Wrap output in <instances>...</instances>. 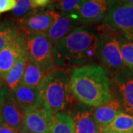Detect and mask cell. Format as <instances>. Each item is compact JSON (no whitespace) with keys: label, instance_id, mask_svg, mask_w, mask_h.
I'll use <instances>...</instances> for the list:
<instances>
[{"label":"cell","instance_id":"obj_1","mask_svg":"<svg viewBox=\"0 0 133 133\" xmlns=\"http://www.w3.org/2000/svg\"><path fill=\"white\" fill-rule=\"evenodd\" d=\"M98 33L88 27H78L53 44L52 56L56 67L68 70L87 65L95 57Z\"/></svg>","mask_w":133,"mask_h":133},{"label":"cell","instance_id":"obj_2","mask_svg":"<svg viewBox=\"0 0 133 133\" xmlns=\"http://www.w3.org/2000/svg\"><path fill=\"white\" fill-rule=\"evenodd\" d=\"M70 87L72 96L86 106L98 107L110 98L109 77L103 67L96 64L74 68Z\"/></svg>","mask_w":133,"mask_h":133},{"label":"cell","instance_id":"obj_3","mask_svg":"<svg viewBox=\"0 0 133 133\" xmlns=\"http://www.w3.org/2000/svg\"><path fill=\"white\" fill-rule=\"evenodd\" d=\"M40 91L44 104L53 113L66 111L72 101L68 70L56 67L46 77Z\"/></svg>","mask_w":133,"mask_h":133},{"label":"cell","instance_id":"obj_4","mask_svg":"<svg viewBox=\"0 0 133 133\" xmlns=\"http://www.w3.org/2000/svg\"><path fill=\"white\" fill-rule=\"evenodd\" d=\"M98 30L133 42V6L125 1L112 2Z\"/></svg>","mask_w":133,"mask_h":133},{"label":"cell","instance_id":"obj_5","mask_svg":"<svg viewBox=\"0 0 133 133\" xmlns=\"http://www.w3.org/2000/svg\"><path fill=\"white\" fill-rule=\"evenodd\" d=\"M98 33L95 57L101 64L107 76L111 78L125 67L122 60L118 36L99 30Z\"/></svg>","mask_w":133,"mask_h":133},{"label":"cell","instance_id":"obj_6","mask_svg":"<svg viewBox=\"0 0 133 133\" xmlns=\"http://www.w3.org/2000/svg\"><path fill=\"white\" fill-rule=\"evenodd\" d=\"M52 48L53 44L46 34H29L26 36L25 53L28 59L48 75L56 68Z\"/></svg>","mask_w":133,"mask_h":133},{"label":"cell","instance_id":"obj_7","mask_svg":"<svg viewBox=\"0 0 133 133\" xmlns=\"http://www.w3.org/2000/svg\"><path fill=\"white\" fill-rule=\"evenodd\" d=\"M110 98L123 113L133 115V70L127 67L109 78Z\"/></svg>","mask_w":133,"mask_h":133},{"label":"cell","instance_id":"obj_8","mask_svg":"<svg viewBox=\"0 0 133 133\" xmlns=\"http://www.w3.org/2000/svg\"><path fill=\"white\" fill-rule=\"evenodd\" d=\"M60 16L50 8L34 10L19 19V28L26 35L45 34Z\"/></svg>","mask_w":133,"mask_h":133},{"label":"cell","instance_id":"obj_9","mask_svg":"<svg viewBox=\"0 0 133 133\" xmlns=\"http://www.w3.org/2000/svg\"><path fill=\"white\" fill-rule=\"evenodd\" d=\"M24 115V126L22 130L33 133H50L56 114L42 101L38 107L26 111Z\"/></svg>","mask_w":133,"mask_h":133},{"label":"cell","instance_id":"obj_10","mask_svg":"<svg viewBox=\"0 0 133 133\" xmlns=\"http://www.w3.org/2000/svg\"><path fill=\"white\" fill-rule=\"evenodd\" d=\"M27 35L21 30L16 38L0 51V81L5 78L16 63L25 55V40Z\"/></svg>","mask_w":133,"mask_h":133},{"label":"cell","instance_id":"obj_11","mask_svg":"<svg viewBox=\"0 0 133 133\" xmlns=\"http://www.w3.org/2000/svg\"><path fill=\"white\" fill-rule=\"evenodd\" d=\"M112 2L104 0L83 1L78 14L79 23L88 25L102 22Z\"/></svg>","mask_w":133,"mask_h":133},{"label":"cell","instance_id":"obj_12","mask_svg":"<svg viewBox=\"0 0 133 133\" xmlns=\"http://www.w3.org/2000/svg\"><path fill=\"white\" fill-rule=\"evenodd\" d=\"M24 115L11 92L4 100L2 107V122L17 132H21L24 126Z\"/></svg>","mask_w":133,"mask_h":133},{"label":"cell","instance_id":"obj_13","mask_svg":"<svg viewBox=\"0 0 133 133\" xmlns=\"http://www.w3.org/2000/svg\"><path fill=\"white\" fill-rule=\"evenodd\" d=\"M10 92L23 112L38 107L42 102L39 88H33L20 84Z\"/></svg>","mask_w":133,"mask_h":133},{"label":"cell","instance_id":"obj_14","mask_svg":"<svg viewBox=\"0 0 133 133\" xmlns=\"http://www.w3.org/2000/svg\"><path fill=\"white\" fill-rule=\"evenodd\" d=\"M74 133H100L99 127L95 123L92 110L80 109L71 113Z\"/></svg>","mask_w":133,"mask_h":133},{"label":"cell","instance_id":"obj_15","mask_svg":"<svg viewBox=\"0 0 133 133\" xmlns=\"http://www.w3.org/2000/svg\"><path fill=\"white\" fill-rule=\"evenodd\" d=\"M121 112L118 104L111 99L107 104L95 107L92 111L95 123L100 129L109 127L115 118Z\"/></svg>","mask_w":133,"mask_h":133},{"label":"cell","instance_id":"obj_16","mask_svg":"<svg viewBox=\"0 0 133 133\" xmlns=\"http://www.w3.org/2000/svg\"><path fill=\"white\" fill-rule=\"evenodd\" d=\"M80 23L76 20L61 16L45 34L51 40L52 44H55L65 37L72 30L74 29V26Z\"/></svg>","mask_w":133,"mask_h":133},{"label":"cell","instance_id":"obj_17","mask_svg":"<svg viewBox=\"0 0 133 133\" xmlns=\"http://www.w3.org/2000/svg\"><path fill=\"white\" fill-rule=\"evenodd\" d=\"M48 76V73L44 71L42 68L28 59L21 84L40 89L44 79Z\"/></svg>","mask_w":133,"mask_h":133},{"label":"cell","instance_id":"obj_18","mask_svg":"<svg viewBox=\"0 0 133 133\" xmlns=\"http://www.w3.org/2000/svg\"><path fill=\"white\" fill-rule=\"evenodd\" d=\"M28 62V57L24 55L16 63L14 66L11 68L5 78L2 80L4 85L9 90L10 92H12L19 87L22 81L25 66Z\"/></svg>","mask_w":133,"mask_h":133},{"label":"cell","instance_id":"obj_19","mask_svg":"<svg viewBox=\"0 0 133 133\" xmlns=\"http://www.w3.org/2000/svg\"><path fill=\"white\" fill-rule=\"evenodd\" d=\"M52 2L49 0H16L12 14L14 16L22 18L34 10L48 8Z\"/></svg>","mask_w":133,"mask_h":133},{"label":"cell","instance_id":"obj_20","mask_svg":"<svg viewBox=\"0 0 133 133\" xmlns=\"http://www.w3.org/2000/svg\"><path fill=\"white\" fill-rule=\"evenodd\" d=\"M50 133H74L73 122L70 110L56 113Z\"/></svg>","mask_w":133,"mask_h":133},{"label":"cell","instance_id":"obj_21","mask_svg":"<svg viewBox=\"0 0 133 133\" xmlns=\"http://www.w3.org/2000/svg\"><path fill=\"white\" fill-rule=\"evenodd\" d=\"M19 30V26L12 22H4L0 24V51L14 41Z\"/></svg>","mask_w":133,"mask_h":133},{"label":"cell","instance_id":"obj_22","mask_svg":"<svg viewBox=\"0 0 133 133\" xmlns=\"http://www.w3.org/2000/svg\"><path fill=\"white\" fill-rule=\"evenodd\" d=\"M82 2L83 1L79 0H63L55 2L54 5L56 6V8L61 12L62 16L78 22V14Z\"/></svg>","mask_w":133,"mask_h":133},{"label":"cell","instance_id":"obj_23","mask_svg":"<svg viewBox=\"0 0 133 133\" xmlns=\"http://www.w3.org/2000/svg\"><path fill=\"white\" fill-rule=\"evenodd\" d=\"M109 127L118 132H133V115L123 112L120 113L109 126Z\"/></svg>","mask_w":133,"mask_h":133},{"label":"cell","instance_id":"obj_24","mask_svg":"<svg viewBox=\"0 0 133 133\" xmlns=\"http://www.w3.org/2000/svg\"><path fill=\"white\" fill-rule=\"evenodd\" d=\"M120 50L125 67L133 70V42L118 36Z\"/></svg>","mask_w":133,"mask_h":133},{"label":"cell","instance_id":"obj_25","mask_svg":"<svg viewBox=\"0 0 133 133\" xmlns=\"http://www.w3.org/2000/svg\"><path fill=\"white\" fill-rule=\"evenodd\" d=\"M16 3V0H0V14L12 11Z\"/></svg>","mask_w":133,"mask_h":133},{"label":"cell","instance_id":"obj_26","mask_svg":"<svg viewBox=\"0 0 133 133\" xmlns=\"http://www.w3.org/2000/svg\"><path fill=\"white\" fill-rule=\"evenodd\" d=\"M9 90L6 87H4L3 89L0 91V122H2V104L4 102V100L5 99V98L10 94Z\"/></svg>","mask_w":133,"mask_h":133},{"label":"cell","instance_id":"obj_27","mask_svg":"<svg viewBox=\"0 0 133 133\" xmlns=\"http://www.w3.org/2000/svg\"><path fill=\"white\" fill-rule=\"evenodd\" d=\"M19 132L8 126L7 124L0 122V133H18Z\"/></svg>","mask_w":133,"mask_h":133},{"label":"cell","instance_id":"obj_28","mask_svg":"<svg viewBox=\"0 0 133 133\" xmlns=\"http://www.w3.org/2000/svg\"><path fill=\"white\" fill-rule=\"evenodd\" d=\"M100 133H119L118 132L115 131L109 127H104V128L100 129Z\"/></svg>","mask_w":133,"mask_h":133},{"label":"cell","instance_id":"obj_29","mask_svg":"<svg viewBox=\"0 0 133 133\" xmlns=\"http://www.w3.org/2000/svg\"><path fill=\"white\" fill-rule=\"evenodd\" d=\"M5 87V85H4V84H3V82H2V81H0V91L3 89V87Z\"/></svg>","mask_w":133,"mask_h":133},{"label":"cell","instance_id":"obj_30","mask_svg":"<svg viewBox=\"0 0 133 133\" xmlns=\"http://www.w3.org/2000/svg\"><path fill=\"white\" fill-rule=\"evenodd\" d=\"M127 4H129V5H132V6H133V0H129V1H125Z\"/></svg>","mask_w":133,"mask_h":133},{"label":"cell","instance_id":"obj_31","mask_svg":"<svg viewBox=\"0 0 133 133\" xmlns=\"http://www.w3.org/2000/svg\"><path fill=\"white\" fill-rule=\"evenodd\" d=\"M21 133H33V132H28V131H24V130H22V131H21Z\"/></svg>","mask_w":133,"mask_h":133},{"label":"cell","instance_id":"obj_32","mask_svg":"<svg viewBox=\"0 0 133 133\" xmlns=\"http://www.w3.org/2000/svg\"><path fill=\"white\" fill-rule=\"evenodd\" d=\"M119 133H133V132H119Z\"/></svg>","mask_w":133,"mask_h":133}]
</instances>
